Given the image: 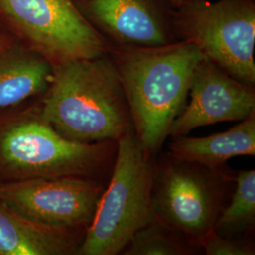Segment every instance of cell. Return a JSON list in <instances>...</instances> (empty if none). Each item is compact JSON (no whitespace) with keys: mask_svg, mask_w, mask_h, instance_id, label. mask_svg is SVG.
<instances>
[{"mask_svg":"<svg viewBox=\"0 0 255 255\" xmlns=\"http://www.w3.org/2000/svg\"><path fill=\"white\" fill-rule=\"evenodd\" d=\"M0 24L52 65L109 55L112 48L76 0H0Z\"/></svg>","mask_w":255,"mask_h":255,"instance_id":"cell-4","label":"cell"},{"mask_svg":"<svg viewBox=\"0 0 255 255\" xmlns=\"http://www.w3.org/2000/svg\"><path fill=\"white\" fill-rule=\"evenodd\" d=\"M175 161L154 176L155 218L172 231L201 242L217 221L219 190L206 174L189 163Z\"/></svg>","mask_w":255,"mask_h":255,"instance_id":"cell-8","label":"cell"},{"mask_svg":"<svg viewBox=\"0 0 255 255\" xmlns=\"http://www.w3.org/2000/svg\"><path fill=\"white\" fill-rule=\"evenodd\" d=\"M154 173L134 131L118 140L109 187L103 191L78 254L115 255L155 219Z\"/></svg>","mask_w":255,"mask_h":255,"instance_id":"cell-3","label":"cell"},{"mask_svg":"<svg viewBox=\"0 0 255 255\" xmlns=\"http://www.w3.org/2000/svg\"><path fill=\"white\" fill-rule=\"evenodd\" d=\"M175 160L214 169L236 156L255 154V114L224 132L205 137H176L170 144Z\"/></svg>","mask_w":255,"mask_h":255,"instance_id":"cell-12","label":"cell"},{"mask_svg":"<svg viewBox=\"0 0 255 255\" xmlns=\"http://www.w3.org/2000/svg\"><path fill=\"white\" fill-rule=\"evenodd\" d=\"M103 191L101 183L81 176L20 179L0 183V203L40 224L87 228Z\"/></svg>","mask_w":255,"mask_h":255,"instance_id":"cell-7","label":"cell"},{"mask_svg":"<svg viewBox=\"0 0 255 255\" xmlns=\"http://www.w3.org/2000/svg\"><path fill=\"white\" fill-rule=\"evenodd\" d=\"M52 78V64L17 42L0 49V109L44 94Z\"/></svg>","mask_w":255,"mask_h":255,"instance_id":"cell-11","label":"cell"},{"mask_svg":"<svg viewBox=\"0 0 255 255\" xmlns=\"http://www.w3.org/2000/svg\"><path fill=\"white\" fill-rule=\"evenodd\" d=\"M40 119L80 143L118 141L133 125L125 92L109 55L53 65Z\"/></svg>","mask_w":255,"mask_h":255,"instance_id":"cell-2","label":"cell"},{"mask_svg":"<svg viewBox=\"0 0 255 255\" xmlns=\"http://www.w3.org/2000/svg\"><path fill=\"white\" fill-rule=\"evenodd\" d=\"M255 221V171H241L237 177V189L232 202L216 221L217 234L237 233L251 227Z\"/></svg>","mask_w":255,"mask_h":255,"instance_id":"cell-14","label":"cell"},{"mask_svg":"<svg viewBox=\"0 0 255 255\" xmlns=\"http://www.w3.org/2000/svg\"><path fill=\"white\" fill-rule=\"evenodd\" d=\"M104 143L71 141L43 119H25L0 133V166L19 179L85 176L107 157Z\"/></svg>","mask_w":255,"mask_h":255,"instance_id":"cell-6","label":"cell"},{"mask_svg":"<svg viewBox=\"0 0 255 255\" xmlns=\"http://www.w3.org/2000/svg\"><path fill=\"white\" fill-rule=\"evenodd\" d=\"M109 56L125 92L133 131L151 159L183 109L205 56L184 41L158 46L112 45Z\"/></svg>","mask_w":255,"mask_h":255,"instance_id":"cell-1","label":"cell"},{"mask_svg":"<svg viewBox=\"0 0 255 255\" xmlns=\"http://www.w3.org/2000/svg\"><path fill=\"white\" fill-rule=\"evenodd\" d=\"M171 229L155 218L140 229L123 250L126 255H180L187 250L169 234Z\"/></svg>","mask_w":255,"mask_h":255,"instance_id":"cell-15","label":"cell"},{"mask_svg":"<svg viewBox=\"0 0 255 255\" xmlns=\"http://www.w3.org/2000/svg\"><path fill=\"white\" fill-rule=\"evenodd\" d=\"M70 229L40 224L0 203V255H64L74 251Z\"/></svg>","mask_w":255,"mask_h":255,"instance_id":"cell-13","label":"cell"},{"mask_svg":"<svg viewBox=\"0 0 255 255\" xmlns=\"http://www.w3.org/2000/svg\"><path fill=\"white\" fill-rule=\"evenodd\" d=\"M168 1H169V3L172 5V7H173L174 9H176V8L180 7L181 5H182L183 3H185V2L188 1V0H168Z\"/></svg>","mask_w":255,"mask_h":255,"instance_id":"cell-18","label":"cell"},{"mask_svg":"<svg viewBox=\"0 0 255 255\" xmlns=\"http://www.w3.org/2000/svg\"><path fill=\"white\" fill-rule=\"evenodd\" d=\"M253 87L204 58L192 81L190 101L174 120L169 135L182 136L196 128L249 118L255 111Z\"/></svg>","mask_w":255,"mask_h":255,"instance_id":"cell-10","label":"cell"},{"mask_svg":"<svg viewBox=\"0 0 255 255\" xmlns=\"http://www.w3.org/2000/svg\"><path fill=\"white\" fill-rule=\"evenodd\" d=\"M173 33L233 78L255 85V0H188L174 9Z\"/></svg>","mask_w":255,"mask_h":255,"instance_id":"cell-5","label":"cell"},{"mask_svg":"<svg viewBox=\"0 0 255 255\" xmlns=\"http://www.w3.org/2000/svg\"><path fill=\"white\" fill-rule=\"evenodd\" d=\"M112 45L158 46L176 42L168 0H76Z\"/></svg>","mask_w":255,"mask_h":255,"instance_id":"cell-9","label":"cell"},{"mask_svg":"<svg viewBox=\"0 0 255 255\" xmlns=\"http://www.w3.org/2000/svg\"><path fill=\"white\" fill-rule=\"evenodd\" d=\"M14 42H15V40L0 24V49L4 48L6 46H10Z\"/></svg>","mask_w":255,"mask_h":255,"instance_id":"cell-17","label":"cell"},{"mask_svg":"<svg viewBox=\"0 0 255 255\" xmlns=\"http://www.w3.org/2000/svg\"><path fill=\"white\" fill-rule=\"evenodd\" d=\"M200 244L208 255H255L254 249L250 245L236 239L222 237L214 230L201 240Z\"/></svg>","mask_w":255,"mask_h":255,"instance_id":"cell-16","label":"cell"}]
</instances>
